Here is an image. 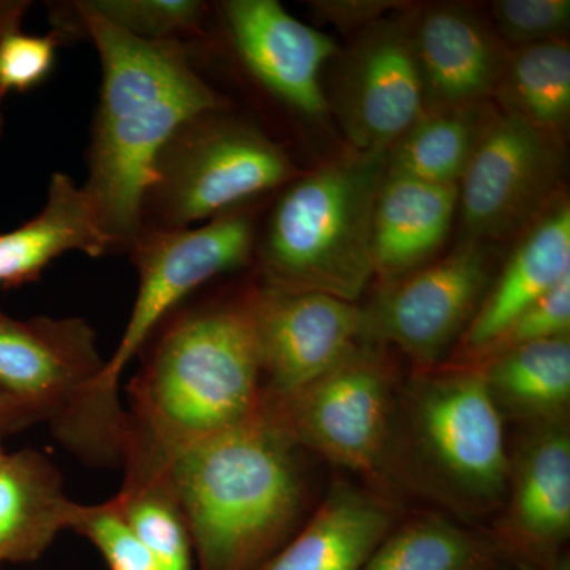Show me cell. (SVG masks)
<instances>
[{
	"instance_id": "obj_17",
	"label": "cell",
	"mask_w": 570,
	"mask_h": 570,
	"mask_svg": "<svg viewBox=\"0 0 570 570\" xmlns=\"http://www.w3.org/2000/svg\"><path fill=\"white\" fill-rule=\"evenodd\" d=\"M396 523L392 499L335 482L294 538L257 570H360Z\"/></svg>"
},
{
	"instance_id": "obj_1",
	"label": "cell",
	"mask_w": 570,
	"mask_h": 570,
	"mask_svg": "<svg viewBox=\"0 0 570 570\" xmlns=\"http://www.w3.org/2000/svg\"><path fill=\"white\" fill-rule=\"evenodd\" d=\"M52 33L92 41L102 66L99 105L82 184L116 253L141 234V209L157 157L194 116L224 110L228 100L195 69L183 41L135 39L85 3L51 7Z\"/></svg>"
},
{
	"instance_id": "obj_28",
	"label": "cell",
	"mask_w": 570,
	"mask_h": 570,
	"mask_svg": "<svg viewBox=\"0 0 570 570\" xmlns=\"http://www.w3.org/2000/svg\"><path fill=\"white\" fill-rule=\"evenodd\" d=\"M71 531L94 543L110 570H159L112 499L102 504L78 505Z\"/></svg>"
},
{
	"instance_id": "obj_7",
	"label": "cell",
	"mask_w": 570,
	"mask_h": 570,
	"mask_svg": "<svg viewBox=\"0 0 570 570\" xmlns=\"http://www.w3.org/2000/svg\"><path fill=\"white\" fill-rule=\"evenodd\" d=\"M283 146L224 110L183 124L157 157L141 209L142 230H179L234 212L298 178Z\"/></svg>"
},
{
	"instance_id": "obj_2",
	"label": "cell",
	"mask_w": 570,
	"mask_h": 570,
	"mask_svg": "<svg viewBox=\"0 0 570 570\" xmlns=\"http://www.w3.org/2000/svg\"><path fill=\"white\" fill-rule=\"evenodd\" d=\"M264 395L246 294L175 318L130 384L126 480L164 478L198 442L249 417Z\"/></svg>"
},
{
	"instance_id": "obj_32",
	"label": "cell",
	"mask_w": 570,
	"mask_h": 570,
	"mask_svg": "<svg viewBox=\"0 0 570 570\" xmlns=\"http://www.w3.org/2000/svg\"><path fill=\"white\" fill-rule=\"evenodd\" d=\"M401 2L390 0H321L311 2V10L318 20L335 24L336 28H370L374 22L389 17L390 11L403 9Z\"/></svg>"
},
{
	"instance_id": "obj_5",
	"label": "cell",
	"mask_w": 570,
	"mask_h": 570,
	"mask_svg": "<svg viewBox=\"0 0 570 570\" xmlns=\"http://www.w3.org/2000/svg\"><path fill=\"white\" fill-rule=\"evenodd\" d=\"M387 153H351L288 183L261 247L264 287L356 303L374 276L373 220Z\"/></svg>"
},
{
	"instance_id": "obj_25",
	"label": "cell",
	"mask_w": 570,
	"mask_h": 570,
	"mask_svg": "<svg viewBox=\"0 0 570 570\" xmlns=\"http://www.w3.org/2000/svg\"><path fill=\"white\" fill-rule=\"evenodd\" d=\"M494 96L505 112L562 140L570 118L568 41H542L509 52Z\"/></svg>"
},
{
	"instance_id": "obj_29",
	"label": "cell",
	"mask_w": 570,
	"mask_h": 570,
	"mask_svg": "<svg viewBox=\"0 0 570 570\" xmlns=\"http://www.w3.org/2000/svg\"><path fill=\"white\" fill-rule=\"evenodd\" d=\"M569 336L570 276L513 318L508 328L499 333L468 365H478L483 360L524 344Z\"/></svg>"
},
{
	"instance_id": "obj_20",
	"label": "cell",
	"mask_w": 570,
	"mask_h": 570,
	"mask_svg": "<svg viewBox=\"0 0 570 570\" xmlns=\"http://www.w3.org/2000/svg\"><path fill=\"white\" fill-rule=\"evenodd\" d=\"M459 186L384 176L373 220L374 275L385 285L425 266L448 239Z\"/></svg>"
},
{
	"instance_id": "obj_21",
	"label": "cell",
	"mask_w": 570,
	"mask_h": 570,
	"mask_svg": "<svg viewBox=\"0 0 570 570\" xmlns=\"http://www.w3.org/2000/svg\"><path fill=\"white\" fill-rule=\"evenodd\" d=\"M78 505L47 456L31 449L6 453L0 460V562L39 560L59 532L71 530Z\"/></svg>"
},
{
	"instance_id": "obj_12",
	"label": "cell",
	"mask_w": 570,
	"mask_h": 570,
	"mask_svg": "<svg viewBox=\"0 0 570 570\" xmlns=\"http://www.w3.org/2000/svg\"><path fill=\"white\" fill-rule=\"evenodd\" d=\"M246 298L266 395L295 392L370 343L365 309L356 303L264 285L247 291Z\"/></svg>"
},
{
	"instance_id": "obj_36",
	"label": "cell",
	"mask_w": 570,
	"mask_h": 570,
	"mask_svg": "<svg viewBox=\"0 0 570 570\" xmlns=\"http://www.w3.org/2000/svg\"><path fill=\"white\" fill-rule=\"evenodd\" d=\"M6 450L2 448V438H0V460L3 459V455H6Z\"/></svg>"
},
{
	"instance_id": "obj_8",
	"label": "cell",
	"mask_w": 570,
	"mask_h": 570,
	"mask_svg": "<svg viewBox=\"0 0 570 570\" xmlns=\"http://www.w3.org/2000/svg\"><path fill=\"white\" fill-rule=\"evenodd\" d=\"M401 382L392 360L366 343L295 392L264 396L299 448L365 475L377 491Z\"/></svg>"
},
{
	"instance_id": "obj_3",
	"label": "cell",
	"mask_w": 570,
	"mask_h": 570,
	"mask_svg": "<svg viewBox=\"0 0 570 570\" xmlns=\"http://www.w3.org/2000/svg\"><path fill=\"white\" fill-rule=\"evenodd\" d=\"M302 452L262 395L253 415L171 461L164 478L195 570H257L294 538L306 509Z\"/></svg>"
},
{
	"instance_id": "obj_16",
	"label": "cell",
	"mask_w": 570,
	"mask_h": 570,
	"mask_svg": "<svg viewBox=\"0 0 570 570\" xmlns=\"http://www.w3.org/2000/svg\"><path fill=\"white\" fill-rule=\"evenodd\" d=\"M425 111L478 107L494 96L509 52L474 11L434 6L412 17Z\"/></svg>"
},
{
	"instance_id": "obj_4",
	"label": "cell",
	"mask_w": 570,
	"mask_h": 570,
	"mask_svg": "<svg viewBox=\"0 0 570 570\" xmlns=\"http://www.w3.org/2000/svg\"><path fill=\"white\" fill-rule=\"evenodd\" d=\"M505 422L475 365L403 377L377 491L407 494L469 527L489 528L508 493Z\"/></svg>"
},
{
	"instance_id": "obj_30",
	"label": "cell",
	"mask_w": 570,
	"mask_h": 570,
	"mask_svg": "<svg viewBox=\"0 0 570 570\" xmlns=\"http://www.w3.org/2000/svg\"><path fill=\"white\" fill-rule=\"evenodd\" d=\"M498 36L517 48L564 39L569 0H498L491 6Z\"/></svg>"
},
{
	"instance_id": "obj_6",
	"label": "cell",
	"mask_w": 570,
	"mask_h": 570,
	"mask_svg": "<svg viewBox=\"0 0 570 570\" xmlns=\"http://www.w3.org/2000/svg\"><path fill=\"white\" fill-rule=\"evenodd\" d=\"M255 247L253 219L228 212L198 227L142 230L129 247L138 273V292L121 341L105 360L89 397V438L100 456H122L127 415L119 403L124 370L140 354L168 314L200 285L249 261Z\"/></svg>"
},
{
	"instance_id": "obj_18",
	"label": "cell",
	"mask_w": 570,
	"mask_h": 570,
	"mask_svg": "<svg viewBox=\"0 0 570 570\" xmlns=\"http://www.w3.org/2000/svg\"><path fill=\"white\" fill-rule=\"evenodd\" d=\"M570 276L568 202L547 214L491 284L450 365H468L510 322Z\"/></svg>"
},
{
	"instance_id": "obj_15",
	"label": "cell",
	"mask_w": 570,
	"mask_h": 570,
	"mask_svg": "<svg viewBox=\"0 0 570 570\" xmlns=\"http://www.w3.org/2000/svg\"><path fill=\"white\" fill-rule=\"evenodd\" d=\"M220 10L235 51L266 91L306 116L328 110L321 71L337 50L332 37L276 0H227Z\"/></svg>"
},
{
	"instance_id": "obj_9",
	"label": "cell",
	"mask_w": 570,
	"mask_h": 570,
	"mask_svg": "<svg viewBox=\"0 0 570 570\" xmlns=\"http://www.w3.org/2000/svg\"><path fill=\"white\" fill-rule=\"evenodd\" d=\"M105 362L82 318L0 317V389L88 459L91 390Z\"/></svg>"
},
{
	"instance_id": "obj_23",
	"label": "cell",
	"mask_w": 570,
	"mask_h": 570,
	"mask_svg": "<svg viewBox=\"0 0 570 570\" xmlns=\"http://www.w3.org/2000/svg\"><path fill=\"white\" fill-rule=\"evenodd\" d=\"M360 570H513L487 528L428 509L397 521Z\"/></svg>"
},
{
	"instance_id": "obj_31",
	"label": "cell",
	"mask_w": 570,
	"mask_h": 570,
	"mask_svg": "<svg viewBox=\"0 0 570 570\" xmlns=\"http://www.w3.org/2000/svg\"><path fill=\"white\" fill-rule=\"evenodd\" d=\"M61 45L56 33L28 36L10 32L0 40V97L9 92H28L51 73L56 51Z\"/></svg>"
},
{
	"instance_id": "obj_10",
	"label": "cell",
	"mask_w": 570,
	"mask_h": 570,
	"mask_svg": "<svg viewBox=\"0 0 570 570\" xmlns=\"http://www.w3.org/2000/svg\"><path fill=\"white\" fill-rule=\"evenodd\" d=\"M487 243L460 242L448 257L384 285L363 307L370 343L393 344L415 365L433 370L459 347L491 285Z\"/></svg>"
},
{
	"instance_id": "obj_35",
	"label": "cell",
	"mask_w": 570,
	"mask_h": 570,
	"mask_svg": "<svg viewBox=\"0 0 570 570\" xmlns=\"http://www.w3.org/2000/svg\"><path fill=\"white\" fill-rule=\"evenodd\" d=\"M551 570H570V557L568 551H564V553L561 554L560 558H558V561L554 562L553 568Z\"/></svg>"
},
{
	"instance_id": "obj_27",
	"label": "cell",
	"mask_w": 570,
	"mask_h": 570,
	"mask_svg": "<svg viewBox=\"0 0 570 570\" xmlns=\"http://www.w3.org/2000/svg\"><path fill=\"white\" fill-rule=\"evenodd\" d=\"M115 28L146 41H183L198 36L208 6L198 0H82Z\"/></svg>"
},
{
	"instance_id": "obj_11",
	"label": "cell",
	"mask_w": 570,
	"mask_h": 570,
	"mask_svg": "<svg viewBox=\"0 0 570 570\" xmlns=\"http://www.w3.org/2000/svg\"><path fill=\"white\" fill-rule=\"evenodd\" d=\"M564 164L562 140L519 116H491L459 184L461 242L508 238L550 197Z\"/></svg>"
},
{
	"instance_id": "obj_33",
	"label": "cell",
	"mask_w": 570,
	"mask_h": 570,
	"mask_svg": "<svg viewBox=\"0 0 570 570\" xmlns=\"http://www.w3.org/2000/svg\"><path fill=\"white\" fill-rule=\"evenodd\" d=\"M39 422L29 409L22 406L6 390L0 389V438L17 433Z\"/></svg>"
},
{
	"instance_id": "obj_24",
	"label": "cell",
	"mask_w": 570,
	"mask_h": 570,
	"mask_svg": "<svg viewBox=\"0 0 570 570\" xmlns=\"http://www.w3.org/2000/svg\"><path fill=\"white\" fill-rule=\"evenodd\" d=\"M480 107L423 112L389 149L385 174L459 186L491 118Z\"/></svg>"
},
{
	"instance_id": "obj_19",
	"label": "cell",
	"mask_w": 570,
	"mask_h": 570,
	"mask_svg": "<svg viewBox=\"0 0 570 570\" xmlns=\"http://www.w3.org/2000/svg\"><path fill=\"white\" fill-rule=\"evenodd\" d=\"M67 253L104 257L116 249L85 187L56 171L41 212L0 234V285L17 288L36 283L48 265Z\"/></svg>"
},
{
	"instance_id": "obj_34",
	"label": "cell",
	"mask_w": 570,
	"mask_h": 570,
	"mask_svg": "<svg viewBox=\"0 0 570 570\" xmlns=\"http://www.w3.org/2000/svg\"><path fill=\"white\" fill-rule=\"evenodd\" d=\"M29 0H0V40L10 32L20 31L26 13L31 9ZM3 99L0 97V137L6 130L2 112Z\"/></svg>"
},
{
	"instance_id": "obj_26",
	"label": "cell",
	"mask_w": 570,
	"mask_h": 570,
	"mask_svg": "<svg viewBox=\"0 0 570 570\" xmlns=\"http://www.w3.org/2000/svg\"><path fill=\"white\" fill-rule=\"evenodd\" d=\"M112 501L159 570H195L189 531L165 478L126 480Z\"/></svg>"
},
{
	"instance_id": "obj_38",
	"label": "cell",
	"mask_w": 570,
	"mask_h": 570,
	"mask_svg": "<svg viewBox=\"0 0 570 570\" xmlns=\"http://www.w3.org/2000/svg\"><path fill=\"white\" fill-rule=\"evenodd\" d=\"M0 566H2V562H0Z\"/></svg>"
},
{
	"instance_id": "obj_14",
	"label": "cell",
	"mask_w": 570,
	"mask_h": 570,
	"mask_svg": "<svg viewBox=\"0 0 570 570\" xmlns=\"http://www.w3.org/2000/svg\"><path fill=\"white\" fill-rule=\"evenodd\" d=\"M513 570H551L570 535L569 423L520 430L504 504L487 528Z\"/></svg>"
},
{
	"instance_id": "obj_13",
	"label": "cell",
	"mask_w": 570,
	"mask_h": 570,
	"mask_svg": "<svg viewBox=\"0 0 570 570\" xmlns=\"http://www.w3.org/2000/svg\"><path fill=\"white\" fill-rule=\"evenodd\" d=\"M411 26V17L389 14L344 59L336 111L356 153H389L425 112Z\"/></svg>"
},
{
	"instance_id": "obj_22",
	"label": "cell",
	"mask_w": 570,
	"mask_h": 570,
	"mask_svg": "<svg viewBox=\"0 0 570 570\" xmlns=\"http://www.w3.org/2000/svg\"><path fill=\"white\" fill-rule=\"evenodd\" d=\"M475 366L504 422L520 430L569 423L570 337L513 347Z\"/></svg>"
},
{
	"instance_id": "obj_37",
	"label": "cell",
	"mask_w": 570,
	"mask_h": 570,
	"mask_svg": "<svg viewBox=\"0 0 570 570\" xmlns=\"http://www.w3.org/2000/svg\"><path fill=\"white\" fill-rule=\"evenodd\" d=\"M2 316H3V313H2V311H0V317H2Z\"/></svg>"
}]
</instances>
